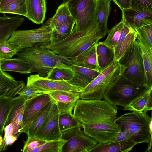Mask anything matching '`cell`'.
<instances>
[{
  "label": "cell",
  "instance_id": "28",
  "mask_svg": "<svg viewBox=\"0 0 152 152\" xmlns=\"http://www.w3.org/2000/svg\"><path fill=\"white\" fill-rule=\"evenodd\" d=\"M75 23L72 17L66 21L55 25L52 28L54 42L61 40L69 36L72 32Z\"/></svg>",
  "mask_w": 152,
  "mask_h": 152
},
{
  "label": "cell",
  "instance_id": "11",
  "mask_svg": "<svg viewBox=\"0 0 152 152\" xmlns=\"http://www.w3.org/2000/svg\"><path fill=\"white\" fill-rule=\"evenodd\" d=\"M59 114L55 102L34 136L46 141L61 139L62 132L59 125Z\"/></svg>",
  "mask_w": 152,
  "mask_h": 152
},
{
  "label": "cell",
  "instance_id": "49",
  "mask_svg": "<svg viewBox=\"0 0 152 152\" xmlns=\"http://www.w3.org/2000/svg\"><path fill=\"white\" fill-rule=\"evenodd\" d=\"M0 1H1V0H0Z\"/></svg>",
  "mask_w": 152,
  "mask_h": 152
},
{
  "label": "cell",
  "instance_id": "43",
  "mask_svg": "<svg viewBox=\"0 0 152 152\" xmlns=\"http://www.w3.org/2000/svg\"><path fill=\"white\" fill-rule=\"evenodd\" d=\"M133 138L134 134L128 130H121L108 142H123L129 140H134Z\"/></svg>",
  "mask_w": 152,
  "mask_h": 152
},
{
  "label": "cell",
  "instance_id": "46",
  "mask_svg": "<svg viewBox=\"0 0 152 152\" xmlns=\"http://www.w3.org/2000/svg\"><path fill=\"white\" fill-rule=\"evenodd\" d=\"M18 0H1L0 9L7 5L12 2ZM25 1V0H24Z\"/></svg>",
  "mask_w": 152,
  "mask_h": 152
},
{
  "label": "cell",
  "instance_id": "15",
  "mask_svg": "<svg viewBox=\"0 0 152 152\" xmlns=\"http://www.w3.org/2000/svg\"><path fill=\"white\" fill-rule=\"evenodd\" d=\"M137 34L134 29L126 23L125 18L122 32L114 49V60L118 62L136 40Z\"/></svg>",
  "mask_w": 152,
  "mask_h": 152
},
{
  "label": "cell",
  "instance_id": "48",
  "mask_svg": "<svg viewBox=\"0 0 152 152\" xmlns=\"http://www.w3.org/2000/svg\"><path fill=\"white\" fill-rule=\"evenodd\" d=\"M1 63L0 62V73H1L2 70L1 69Z\"/></svg>",
  "mask_w": 152,
  "mask_h": 152
},
{
  "label": "cell",
  "instance_id": "25",
  "mask_svg": "<svg viewBox=\"0 0 152 152\" xmlns=\"http://www.w3.org/2000/svg\"><path fill=\"white\" fill-rule=\"evenodd\" d=\"M1 68L4 72L13 71L23 74L31 73V68L29 64L17 57L2 61Z\"/></svg>",
  "mask_w": 152,
  "mask_h": 152
},
{
  "label": "cell",
  "instance_id": "21",
  "mask_svg": "<svg viewBox=\"0 0 152 152\" xmlns=\"http://www.w3.org/2000/svg\"><path fill=\"white\" fill-rule=\"evenodd\" d=\"M97 43L92 45L72 60L71 61L73 64L82 67L100 71L98 64L96 53Z\"/></svg>",
  "mask_w": 152,
  "mask_h": 152
},
{
  "label": "cell",
  "instance_id": "44",
  "mask_svg": "<svg viewBox=\"0 0 152 152\" xmlns=\"http://www.w3.org/2000/svg\"><path fill=\"white\" fill-rule=\"evenodd\" d=\"M123 11L131 8V0H112Z\"/></svg>",
  "mask_w": 152,
  "mask_h": 152
},
{
  "label": "cell",
  "instance_id": "22",
  "mask_svg": "<svg viewBox=\"0 0 152 152\" xmlns=\"http://www.w3.org/2000/svg\"><path fill=\"white\" fill-rule=\"evenodd\" d=\"M137 40L141 51L145 72V83L148 87H152V50L145 45L138 34Z\"/></svg>",
  "mask_w": 152,
  "mask_h": 152
},
{
  "label": "cell",
  "instance_id": "42",
  "mask_svg": "<svg viewBox=\"0 0 152 152\" xmlns=\"http://www.w3.org/2000/svg\"><path fill=\"white\" fill-rule=\"evenodd\" d=\"M45 93L39 90L30 85H27L20 91L18 94L23 96L26 101L39 94Z\"/></svg>",
  "mask_w": 152,
  "mask_h": 152
},
{
  "label": "cell",
  "instance_id": "14",
  "mask_svg": "<svg viewBox=\"0 0 152 152\" xmlns=\"http://www.w3.org/2000/svg\"><path fill=\"white\" fill-rule=\"evenodd\" d=\"M82 92L71 91H56L48 93L55 100L59 113L73 114V110Z\"/></svg>",
  "mask_w": 152,
  "mask_h": 152
},
{
  "label": "cell",
  "instance_id": "18",
  "mask_svg": "<svg viewBox=\"0 0 152 152\" xmlns=\"http://www.w3.org/2000/svg\"><path fill=\"white\" fill-rule=\"evenodd\" d=\"M122 12L126 24L136 31L141 27L152 24V13L142 12L131 8Z\"/></svg>",
  "mask_w": 152,
  "mask_h": 152
},
{
  "label": "cell",
  "instance_id": "41",
  "mask_svg": "<svg viewBox=\"0 0 152 152\" xmlns=\"http://www.w3.org/2000/svg\"><path fill=\"white\" fill-rule=\"evenodd\" d=\"M46 141L35 136L28 137L24 142L22 151L29 152L34 148L43 144Z\"/></svg>",
  "mask_w": 152,
  "mask_h": 152
},
{
  "label": "cell",
  "instance_id": "13",
  "mask_svg": "<svg viewBox=\"0 0 152 152\" xmlns=\"http://www.w3.org/2000/svg\"><path fill=\"white\" fill-rule=\"evenodd\" d=\"M53 99L48 93H45L39 94L26 101L21 133L23 132L43 108Z\"/></svg>",
  "mask_w": 152,
  "mask_h": 152
},
{
  "label": "cell",
  "instance_id": "37",
  "mask_svg": "<svg viewBox=\"0 0 152 152\" xmlns=\"http://www.w3.org/2000/svg\"><path fill=\"white\" fill-rule=\"evenodd\" d=\"M74 72L71 69L55 67L52 69L46 77L56 80H70L74 76Z\"/></svg>",
  "mask_w": 152,
  "mask_h": 152
},
{
  "label": "cell",
  "instance_id": "23",
  "mask_svg": "<svg viewBox=\"0 0 152 152\" xmlns=\"http://www.w3.org/2000/svg\"><path fill=\"white\" fill-rule=\"evenodd\" d=\"M13 104L9 114L5 126L12 123L14 126L22 128L26 100L23 96L19 95L13 97Z\"/></svg>",
  "mask_w": 152,
  "mask_h": 152
},
{
  "label": "cell",
  "instance_id": "5",
  "mask_svg": "<svg viewBox=\"0 0 152 152\" xmlns=\"http://www.w3.org/2000/svg\"><path fill=\"white\" fill-rule=\"evenodd\" d=\"M125 67L114 60L102 70L99 74L83 90L80 99L84 100L102 99L109 87L121 75Z\"/></svg>",
  "mask_w": 152,
  "mask_h": 152
},
{
  "label": "cell",
  "instance_id": "17",
  "mask_svg": "<svg viewBox=\"0 0 152 152\" xmlns=\"http://www.w3.org/2000/svg\"><path fill=\"white\" fill-rule=\"evenodd\" d=\"M27 14L25 17L36 24H42L45 18L46 0H25Z\"/></svg>",
  "mask_w": 152,
  "mask_h": 152
},
{
  "label": "cell",
  "instance_id": "24",
  "mask_svg": "<svg viewBox=\"0 0 152 152\" xmlns=\"http://www.w3.org/2000/svg\"><path fill=\"white\" fill-rule=\"evenodd\" d=\"M112 0H99L97 15V22L102 34L105 36L107 34L108 20L111 11Z\"/></svg>",
  "mask_w": 152,
  "mask_h": 152
},
{
  "label": "cell",
  "instance_id": "4",
  "mask_svg": "<svg viewBox=\"0 0 152 152\" xmlns=\"http://www.w3.org/2000/svg\"><path fill=\"white\" fill-rule=\"evenodd\" d=\"M149 88L146 84L133 82L122 74L108 88L103 99L115 106L125 107Z\"/></svg>",
  "mask_w": 152,
  "mask_h": 152
},
{
  "label": "cell",
  "instance_id": "20",
  "mask_svg": "<svg viewBox=\"0 0 152 152\" xmlns=\"http://www.w3.org/2000/svg\"><path fill=\"white\" fill-rule=\"evenodd\" d=\"M137 144L132 140L118 142L98 143L89 152H128Z\"/></svg>",
  "mask_w": 152,
  "mask_h": 152
},
{
  "label": "cell",
  "instance_id": "33",
  "mask_svg": "<svg viewBox=\"0 0 152 152\" xmlns=\"http://www.w3.org/2000/svg\"><path fill=\"white\" fill-rule=\"evenodd\" d=\"M19 82L10 75L2 70L0 73V97H7Z\"/></svg>",
  "mask_w": 152,
  "mask_h": 152
},
{
  "label": "cell",
  "instance_id": "36",
  "mask_svg": "<svg viewBox=\"0 0 152 152\" xmlns=\"http://www.w3.org/2000/svg\"><path fill=\"white\" fill-rule=\"evenodd\" d=\"M0 13H10L26 17V7L24 0H18L10 3L0 9Z\"/></svg>",
  "mask_w": 152,
  "mask_h": 152
},
{
  "label": "cell",
  "instance_id": "35",
  "mask_svg": "<svg viewBox=\"0 0 152 152\" xmlns=\"http://www.w3.org/2000/svg\"><path fill=\"white\" fill-rule=\"evenodd\" d=\"M66 141L62 139L47 141L43 144L29 152H62V147Z\"/></svg>",
  "mask_w": 152,
  "mask_h": 152
},
{
  "label": "cell",
  "instance_id": "9",
  "mask_svg": "<svg viewBox=\"0 0 152 152\" xmlns=\"http://www.w3.org/2000/svg\"><path fill=\"white\" fill-rule=\"evenodd\" d=\"M118 62L125 67L124 76L133 82L145 84L141 51L137 39Z\"/></svg>",
  "mask_w": 152,
  "mask_h": 152
},
{
  "label": "cell",
  "instance_id": "31",
  "mask_svg": "<svg viewBox=\"0 0 152 152\" xmlns=\"http://www.w3.org/2000/svg\"><path fill=\"white\" fill-rule=\"evenodd\" d=\"M13 104V98L0 97V135L2 137L4 129Z\"/></svg>",
  "mask_w": 152,
  "mask_h": 152
},
{
  "label": "cell",
  "instance_id": "45",
  "mask_svg": "<svg viewBox=\"0 0 152 152\" xmlns=\"http://www.w3.org/2000/svg\"><path fill=\"white\" fill-rule=\"evenodd\" d=\"M4 137L13 135L14 129L13 123H10L5 126L4 129Z\"/></svg>",
  "mask_w": 152,
  "mask_h": 152
},
{
  "label": "cell",
  "instance_id": "6",
  "mask_svg": "<svg viewBox=\"0 0 152 152\" xmlns=\"http://www.w3.org/2000/svg\"><path fill=\"white\" fill-rule=\"evenodd\" d=\"M151 115L146 112H132L117 117L115 123L121 130H128L134 134V140L137 144L148 143L152 138Z\"/></svg>",
  "mask_w": 152,
  "mask_h": 152
},
{
  "label": "cell",
  "instance_id": "1",
  "mask_svg": "<svg viewBox=\"0 0 152 152\" xmlns=\"http://www.w3.org/2000/svg\"><path fill=\"white\" fill-rule=\"evenodd\" d=\"M116 106L105 100L79 99L73 114L80 123L84 133L98 143L109 142L121 131L115 122Z\"/></svg>",
  "mask_w": 152,
  "mask_h": 152
},
{
  "label": "cell",
  "instance_id": "3",
  "mask_svg": "<svg viewBox=\"0 0 152 152\" xmlns=\"http://www.w3.org/2000/svg\"><path fill=\"white\" fill-rule=\"evenodd\" d=\"M16 55L17 57L29 64L31 73L37 72L44 77H46L54 68L72 69L74 64L66 57L41 46L34 45L22 48L18 50Z\"/></svg>",
  "mask_w": 152,
  "mask_h": 152
},
{
  "label": "cell",
  "instance_id": "19",
  "mask_svg": "<svg viewBox=\"0 0 152 152\" xmlns=\"http://www.w3.org/2000/svg\"><path fill=\"white\" fill-rule=\"evenodd\" d=\"M3 14L0 16V43L7 41L25 20L24 18L19 15L10 17Z\"/></svg>",
  "mask_w": 152,
  "mask_h": 152
},
{
  "label": "cell",
  "instance_id": "34",
  "mask_svg": "<svg viewBox=\"0 0 152 152\" xmlns=\"http://www.w3.org/2000/svg\"><path fill=\"white\" fill-rule=\"evenodd\" d=\"M59 125L61 132L75 128L82 127L80 123L73 114L64 112L59 113Z\"/></svg>",
  "mask_w": 152,
  "mask_h": 152
},
{
  "label": "cell",
  "instance_id": "29",
  "mask_svg": "<svg viewBox=\"0 0 152 152\" xmlns=\"http://www.w3.org/2000/svg\"><path fill=\"white\" fill-rule=\"evenodd\" d=\"M152 87L149 88L144 93L137 97L128 105L124 107L123 110L132 112H146L147 103L149 96L152 93Z\"/></svg>",
  "mask_w": 152,
  "mask_h": 152
},
{
  "label": "cell",
  "instance_id": "12",
  "mask_svg": "<svg viewBox=\"0 0 152 152\" xmlns=\"http://www.w3.org/2000/svg\"><path fill=\"white\" fill-rule=\"evenodd\" d=\"M27 85H30L37 89L48 93L56 91H71L82 92L81 88L66 81L54 80L41 76L38 74L32 75L27 78Z\"/></svg>",
  "mask_w": 152,
  "mask_h": 152
},
{
  "label": "cell",
  "instance_id": "2",
  "mask_svg": "<svg viewBox=\"0 0 152 152\" xmlns=\"http://www.w3.org/2000/svg\"><path fill=\"white\" fill-rule=\"evenodd\" d=\"M104 37L97 27L72 31L64 39L41 46L71 61Z\"/></svg>",
  "mask_w": 152,
  "mask_h": 152
},
{
  "label": "cell",
  "instance_id": "16",
  "mask_svg": "<svg viewBox=\"0 0 152 152\" xmlns=\"http://www.w3.org/2000/svg\"><path fill=\"white\" fill-rule=\"evenodd\" d=\"M72 69L74 76L67 81L71 84L83 89L92 81L99 74L101 71L92 69L73 64Z\"/></svg>",
  "mask_w": 152,
  "mask_h": 152
},
{
  "label": "cell",
  "instance_id": "39",
  "mask_svg": "<svg viewBox=\"0 0 152 152\" xmlns=\"http://www.w3.org/2000/svg\"><path fill=\"white\" fill-rule=\"evenodd\" d=\"M131 8L142 12L152 13V0H131Z\"/></svg>",
  "mask_w": 152,
  "mask_h": 152
},
{
  "label": "cell",
  "instance_id": "8",
  "mask_svg": "<svg viewBox=\"0 0 152 152\" xmlns=\"http://www.w3.org/2000/svg\"><path fill=\"white\" fill-rule=\"evenodd\" d=\"M7 41L18 50L37 43L46 45L54 42L52 29L49 25L45 23L36 29L16 30L12 33Z\"/></svg>",
  "mask_w": 152,
  "mask_h": 152
},
{
  "label": "cell",
  "instance_id": "26",
  "mask_svg": "<svg viewBox=\"0 0 152 152\" xmlns=\"http://www.w3.org/2000/svg\"><path fill=\"white\" fill-rule=\"evenodd\" d=\"M55 102L54 99L49 102L24 130L23 132L26 133L28 137L35 135Z\"/></svg>",
  "mask_w": 152,
  "mask_h": 152
},
{
  "label": "cell",
  "instance_id": "27",
  "mask_svg": "<svg viewBox=\"0 0 152 152\" xmlns=\"http://www.w3.org/2000/svg\"><path fill=\"white\" fill-rule=\"evenodd\" d=\"M96 53L98 64L100 71L115 60L113 50L100 42H98L96 44Z\"/></svg>",
  "mask_w": 152,
  "mask_h": 152
},
{
  "label": "cell",
  "instance_id": "47",
  "mask_svg": "<svg viewBox=\"0 0 152 152\" xmlns=\"http://www.w3.org/2000/svg\"><path fill=\"white\" fill-rule=\"evenodd\" d=\"M3 141V137L1 135H0V148L2 145Z\"/></svg>",
  "mask_w": 152,
  "mask_h": 152
},
{
  "label": "cell",
  "instance_id": "7",
  "mask_svg": "<svg viewBox=\"0 0 152 152\" xmlns=\"http://www.w3.org/2000/svg\"><path fill=\"white\" fill-rule=\"evenodd\" d=\"M99 0H63L75 22L72 31H81L94 27H97L100 31L97 22Z\"/></svg>",
  "mask_w": 152,
  "mask_h": 152
},
{
  "label": "cell",
  "instance_id": "30",
  "mask_svg": "<svg viewBox=\"0 0 152 152\" xmlns=\"http://www.w3.org/2000/svg\"><path fill=\"white\" fill-rule=\"evenodd\" d=\"M124 19V16L122 14V17L120 21L113 27L111 29L108 30L107 36L106 39L103 42H100L101 43L113 51L121 36Z\"/></svg>",
  "mask_w": 152,
  "mask_h": 152
},
{
  "label": "cell",
  "instance_id": "38",
  "mask_svg": "<svg viewBox=\"0 0 152 152\" xmlns=\"http://www.w3.org/2000/svg\"><path fill=\"white\" fill-rule=\"evenodd\" d=\"M136 31L145 45L152 50V24L141 27Z\"/></svg>",
  "mask_w": 152,
  "mask_h": 152
},
{
  "label": "cell",
  "instance_id": "40",
  "mask_svg": "<svg viewBox=\"0 0 152 152\" xmlns=\"http://www.w3.org/2000/svg\"><path fill=\"white\" fill-rule=\"evenodd\" d=\"M18 51L7 41L0 43V62L4 59L11 58L16 55Z\"/></svg>",
  "mask_w": 152,
  "mask_h": 152
},
{
  "label": "cell",
  "instance_id": "10",
  "mask_svg": "<svg viewBox=\"0 0 152 152\" xmlns=\"http://www.w3.org/2000/svg\"><path fill=\"white\" fill-rule=\"evenodd\" d=\"M81 128L76 127L62 132L61 139L66 141L62 152H89L98 143L86 135Z\"/></svg>",
  "mask_w": 152,
  "mask_h": 152
},
{
  "label": "cell",
  "instance_id": "32",
  "mask_svg": "<svg viewBox=\"0 0 152 152\" xmlns=\"http://www.w3.org/2000/svg\"><path fill=\"white\" fill-rule=\"evenodd\" d=\"M72 17L66 3L63 2L58 7L55 15L45 23L53 28L56 24L65 22Z\"/></svg>",
  "mask_w": 152,
  "mask_h": 152
}]
</instances>
